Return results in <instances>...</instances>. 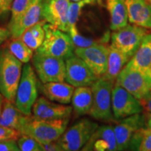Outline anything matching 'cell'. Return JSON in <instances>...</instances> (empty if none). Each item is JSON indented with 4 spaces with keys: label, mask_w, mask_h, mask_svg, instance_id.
Instances as JSON below:
<instances>
[{
    "label": "cell",
    "mask_w": 151,
    "mask_h": 151,
    "mask_svg": "<svg viewBox=\"0 0 151 151\" xmlns=\"http://www.w3.org/2000/svg\"><path fill=\"white\" fill-rule=\"evenodd\" d=\"M22 63L7 48L0 50V93L15 102L16 90L22 75Z\"/></svg>",
    "instance_id": "cell-1"
},
{
    "label": "cell",
    "mask_w": 151,
    "mask_h": 151,
    "mask_svg": "<svg viewBox=\"0 0 151 151\" xmlns=\"http://www.w3.org/2000/svg\"><path fill=\"white\" fill-rule=\"evenodd\" d=\"M45 38L36 52L66 60L72 55L75 46L70 36L52 24L45 23Z\"/></svg>",
    "instance_id": "cell-2"
},
{
    "label": "cell",
    "mask_w": 151,
    "mask_h": 151,
    "mask_svg": "<svg viewBox=\"0 0 151 151\" xmlns=\"http://www.w3.org/2000/svg\"><path fill=\"white\" fill-rule=\"evenodd\" d=\"M69 122V118L40 120L32 116L19 132L21 134L34 138L39 143H46L58 141L67 129Z\"/></svg>",
    "instance_id": "cell-3"
},
{
    "label": "cell",
    "mask_w": 151,
    "mask_h": 151,
    "mask_svg": "<svg viewBox=\"0 0 151 151\" xmlns=\"http://www.w3.org/2000/svg\"><path fill=\"white\" fill-rule=\"evenodd\" d=\"M113 81L100 77L91 86L92 104L89 114L96 120L113 121L112 111Z\"/></svg>",
    "instance_id": "cell-4"
},
{
    "label": "cell",
    "mask_w": 151,
    "mask_h": 151,
    "mask_svg": "<svg viewBox=\"0 0 151 151\" xmlns=\"http://www.w3.org/2000/svg\"><path fill=\"white\" fill-rule=\"evenodd\" d=\"M38 81L35 69L29 62L23 66L16 90L15 105L24 115L31 116L32 107L38 98Z\"/></svg>",
    "instance_id": "cell-5"
},
{
    "label": "cell",
    "mask_w": 151,
    "mask_h": 151,
    "mask_svg": "<svg viewBox=\"0 0 151 151\" xmlns=\"http://www.w3.org/2000/svg\"><path fill=\"white\" fill-rule=\"evenodd\" d=\"M98 124L88 119H83L68 128L58 142L65 151L81 150L97 129Z\"/></svg>",
    "instance_id": "cell-6"
},
{
    "label": "cell",
    "mask_w": 151,
    "mask_h": 151,
    "mask_svg": "<svg viewBox=\"0 0 151 151\" xmlns=\"http://www.w3.org/2000/svg\"><path fill=\"white\" fill-rule=\"evenodd\" d=\"M35 70L43 83L65 81V60L60 58L36 53L32 57Z\"/></svg>",
    "instance_id": "cell-7"
},
{
    "label": "cell",
    "mask_w": 151,
    "mask_h": 151,
    "mask_svg": "<svg viewBox=\"0 0 151 151\" xmlns=\"http://www.w3.org/2000/svg\"><path fill=\"white\" fill-rule=\"evenodd\" d=\"M148 32L146 28L136 24H127L111 35V45L132 58L137 51L143 38Z\"/></svg>",
    "instance_id": "cell-8"
},
{
    "label": "cell",
    "mask_w": 151,
    "mask_h": 151,
    "mask_svg": "<svg viewBox=\"0 0 151 151\" xmlns=\"http://www.w3.org/2000/svg\"><path fill=\"white\" fill-rule=\"evenodd\" d=\"M116 83L138 99L151 92V74L124 66L116 78Z\"/></svg>",
    "instance_id": "cell-9"
},
{
    "label": "cell",
    "mask_w": 151,
    "mask_h": 151,
    "mask_svg": "<svg viewBox=\"0 0 151 151\" xmlns=\"http://www.w3.org/2000/svg\"><path fill=\"white\" fill-rule=\"evenodd\" d=\"M143 108L140 101L118 83L112 90V111L114 120H120L132 115L141 113Z\"/></svg>",
    "instance_id": "cell-10"
},
{
    "label": "cell",
    "mask_w": 151,
    "mask_h": 151,
    "mask_svg": "<svg viewBox=\"0 0 151 151\" xmlns=\"http://www.w3.org/2000/svg\"><path fill=\"white\" fill-rule=\"evenodd\" d=\"M65 81L73 87L91 86L98 78L89 67L76 54L65 60Z\"/></svg>",
    "instance_id": "cell-11"
},
{
    "label": "cell",
    "mask_w": 151,
    "mask_h": 151,
    "mask_svg": "<svg viewBox=\"0 0 151 151\" xmlns=\"http://www.w3.org/2000/svg\"><path fill=\"white\" fill-rule=\"evenodd\" d=\"M109 47L106 43H97L87 48H76L74 53L86 62L97 78H100L106 71Z\"/></svg>",
    "instance_id": "cell-12"
},
{
    "label": "cell",
    "mask_w": 151,
    "mask_h": 151,
    "mask_svg": "<svg viewBox=\"0 0 151 151\" xmlns=\"http://www.w3.org/2000/svg\"><path fill=\"white\" fill-rule=\"evenodd\" d=\"M70 0H41V16L48 23L68 32L67 12Z\"/></svg>",
    "instance_id": "cell-13"
},
{
    "label": "cell",
    "mask_w": 151,
    "mask_h": 151,
    "mask_svg": "<svg viewBox=\"0 0 151 151\" xmlns=\"http://www.w3.org/2000/svg\"><path fill=\"white\" fill-rule=\"evenodd\" d=\"M114 129L118 150H128L129 141L138 129L146 127V116L141 113L132 115L118 120Z\"/></svg>",
    "instance_id": "cell-14"
},
{
    "label": "cell",
    "mask_w": 151,
    "mask_h": 151,
    "mask_svg": "<svg viewBox=\"0 0 151 151\" xmlns=\"http://www.w3.org/2000/svg\"><path fill=\"white\" fill-rule=\"evenodd\" d=\"M73 108L70 106L59 104L45 97H39L32 107V116L36 120H52L69 118Z\"/></svg>",
    "instance_id": "cell-15"
},
{
    "label": "cell",
    "mask_w": 151,
    "mask_h": 151,
    "mask_svg": "<svg viewBox=\"0 0 151 151\" xmlns=\"http://www.w3.org/2000/svg\"><path fill=\"white\" fill-rule=\"evenodd\" d=\"M82 150L114 151L118 150L113 127L102 125L98 127Z\"/></svg>",
    "instance_id": "cell-16"
},
{
    "label": "cell",
    "mask_w": 151,
    "mask_h": 151,
    "mask_svg": "<svg viewBox=\"0 0 151 151\" xmlns=\"http://www.w3.org/2000/svg\"><path fill=\"white\" fill-rule=\"evenodd\" d=\"M41 18V0H32L16 23L9 28L11 37L20 38L26 29L39 22Z\"/></svg>",
    "instance_id": "cell-17"
},
{
    "label": "cell",
    "mask_w": 151,
    "mask_h": 151,
    "mask_svg": "<svg viewBox=\"0 0 151 151\" xmlns=\"http://www.w3.org/2000/svg\"><path fill=\"white\" fill-rule=\"evenodd\" d=\"M132 24L151 29V6L145 0H124Z\"/></svg>",
    "instance_id": "cell-18"
},
{
    "label": "cell",
    "mask_w": 151,
    "mask_h": 151,
    "mask_svg": "<svg viewBox=\"0 0 151 151\" xmlns=\"http://www.w3.org/2000/svg\"><path fill=\"white\" fill-rule=\"evenodd\" d=\"M96 1L109 12L111 30L116 31L127 25L128 17L124 0H96Z\"/></svg>",
    "instance_id": "cell-19"
},
{
    "label": "cell",
    "mask_w": 151,
    "mask_h": 151,
    "mask_svg": "<svg viewBox=\"0 0 151 151\" xmlns=\"http://www.w3.org/2000/svg\"><path fill=\"white\" fill-rule=\"evenodd\" d=\"M126 66L151 74V32L146 34L137 51Z\"/></svg>",
    "instance_id": "cell-20"
},
{
    "label": "cell",
    "mask_w": 151,
    "mask_h": 151,
    "mask_svg": "<svg viewBox=\"0 0 151 151\" xmlns=\"http://www.w3.org/2000/svg\"><path fill=\"white\" fill-rule=\"evenodd\" d=\"M41 92L47 99L62 104H68L71 101L74 87L67 83L49 82L41 86Z\"/></svg>",
    "instance_id": "cell-21"
},
{
    "label": "cell",
    "mask_w": 151,
    "mask_h": 151,
    "mask_svg": "<svg viewBox=\"0 0 151 151\" xmlns=\"http://www.w3.org/2000/svg\"><path fill=\"white\" fill-rule=\"evenodd\" d=\"M31 116L24 115L17 108L14 102L4 99L3 102L1 116V125L14 128L19 132Z\"/></svg>",
    "instance_id": "cell-22"
},
{
    "label": "cell",
    "mask_w": 151,
    "mask_h": 151,
    "mask_svg": "<svg viewBox=\"0 0 151 151\" xmlns=\"http://www.w3.org/2000/svg\"><path fill=\"white\" fill-rule=\"evenodd\" d=\"M109 48L106 71L101 77L106 80L114 82L119 73L122 71L124 66L127 65L131 58L120 51L111 44V46H109Z\"/></svg>",
    "instance_id": "cell-23"
},
{
    "label": "cell",
    "mask_w": 151,
    "mask_h": 151,
    "mask_svg": "<svg viewBox=\"0 0 151 151\" xmlns=\"http://www.w3.org/2000/svg\"><path fill=\"white\" fill-rule=\"evenodd\" d=\"M72 108L77 116L89 114L92 104V92L88 86L77 87L71 97Z\"/></svg>",
    "instance_id": "cell-24"
},
{
    "label": "cell",
    "mask_w": 151,
    "mask_h": 151,
    "mask_svg": "<svg viewBox=\"0 0 151 151\" xmlns=\"http://www.w3.org/2000/svg\"><path fill=\"white\" fill-rule=\"evenodd\" d=\"M46 22L44 20H40L26 29L20 36V39L33 50H37L44 40L45 30L43 26Z\"/></svg>",
    "instance_id": "cell-25"
},
{
    "label": "cell",
    "mask_w": 151,
    "mask_h": 151,
    "mask_svg": "<svg viewBox=\"0 0 151 151\" xmlns=\"http://www.w3.org/2000/svg\"><path fill=\"white\" fill-rule=\"evenodd\" d=\"M7 48L11 53L22 64L28 63L32 59L33 50L30 48L20 38L13 39V40L9 43Z\"/></svg>",
    "instance_id": "cell-26"
},
{
    "label": "cell",
    "mask_w": 151,
    "mask_h": 151,
    "mask_svg": "<svg viewBox=\"0 0 151 151\" xmlns=\"http://www.w3.org/2000/svg\"><path fill=\"white\" fill-rule=\"evenodd\" d=\"M68 32H69L71 40H72L73 44H74L75 48H87V47L93 46V45L97 44V43H106V42H107V41L109 39V32L106 34L101 40L97 41L85 37L79 33L76 24L69 27Z\"/></svg>",
    "instance_id": "cell-27"
},
{
    "label": "cell",
    "mask_w": 151,
    "mask_h": 151,
    "mask_svg": "<svg viewBox=\"0 0 151 151\" xmlns=\"http://www.w3.org/2000/svg\"><path fill=\"white\" fill-rule=\"evenodd\" d=\"M95 1L96 0H81L79 1L70 2L67 12V22L69 29L71 26L76 24L82 9L86 6L93 4Z\"/></svg>",
    "instance_id": "cell-28"
},
{
    "label": "cell",
    "mask_w": 151,
    "mask_h": 151,
    "mask_svg": "<svg viewBox=\"0 0 151 151\" xmlns=\"http://www.w3.org/2000/svg\"><path fill=\"white\" fill-rule=\"evenodd\" d=\"M32 0H14L11 6V20L9 21L8 29L16 23L17 20L23 14Z\"/></svg>",
    "instance_id": "cell-29"
},
{
    "label": "cell",
    "mask_w": 151,
    "mask_h": 151,
    "mask_svg": "<svg viewBox=\"0 0 151 151\" xmlns=\"http://www.w3.org/2000/svg\"><path fill=\"white\" fill-rule=\"evenodd\" d=\"M17 143L20 151H43L41 143L28 135L21 134Z\"/></svg>",
    "instance_id": "cell-30"
},
{
    "label": "cell",
    "mask_w": 151,
    "mask_h": 151,
    "mask_svg": "<svg viewBox=\"0 0 151 151\" xmlns=\"http://www.w3.org/2000/svg\"><path fill=\"white\" fill-rule=\"evenodd\" d=\"M21 134L18 130L0 124V141L9 140V139L18 140Z\"/></svg>",
    "instance_id": "cell-31"
},
{
    "label": "cell",
    "mask_w": 151,
    "mask_h": 151,
    "mask_svg": "<svg viewBox=\"0 0 151 151\" xmlns=\"http://www.w3.org/2000/svg\"><path fill=\"white\" fill-rule=\"evenodd\" d=\"M146 127H142L138 129L137 132L134 134L129 141L128 150H139V146H140L141 140H142L143 130Z\"/></svg>",
    "instance_id": "cell-32"
},
{
    "label": "cell",
    "mask_w": 151,
    "mask_h": 151,
    "mask_svg": "<svg viewBox=\"0 0 151 151\" xmlns=\"http://www.w3.org/2000/svg\"><path fill=\"white\" fill-rule=\"evenodd\" d=\"M139 150L151 151V129L150 128H145L143 130L142 140Z\"/></svg>",
    "instance_id": "cell-33"
},
{
    "label": "cell",
    "mask_w": 151,
    "mask_h": 151,
    "mask_svg": "<svg viewBox=\"0 0 151 151\" xmlns=\"http://www.w3.org/2000/svg\"><path fill=\"white\" fill-rule=\"evenodd\" d=\"M16 141L14 139L0 141V151H20Z\"/></svg>",
    "instance_id": "cell-34"
},
{
    "label": "cell",
    "mask_w": 151,
    "mask_h": 151,
    "mask_svg": "<svg viewBox=\"0 0 151 151\" xmlns=\"http://www.w3.org/2000/svg\"><path fill=\"white\" fill-rule=\"evenodd\" d=\"M14 0H0V18H3L11 11Z\"/></svg>",
    "instance_id": "cell-35"
},
{
    "label": "cell",
    "mask_w": 151,
    "mask_h": 151,
    "mask_svg": "<svg viewBox=\"0 0 151 151\" xmlns=\"http://www.w3.org/2000/svg\"><path fill=\"white\" fill-rule=\"evenodd\" d=\"M43 151H64L58 141H50L46 143H41Z\"/></svg>",
    "instance_id": "cell-36"
},
{
    "label": "cell",
    "mask_w": 151,
    "mask_h": 151,
    "mask_svg": "<svg viewBox=\"0 0 151 151\" xmlns=\"http://www.w3.org/2000/svg\"><path fill=\"white\" fill-rule=\"evenodd\" d=\"M139 101H140L143 109L149 113H151V92L147 94L143 98H141V99H139Z\"/></svg>",
    "instance_id": "cell-37"
},
{
    "label": "cell",
    "mask_w": 151,
    "mask_h": 151,
    "mask_svg": "<svg viewBox=\"0 0 151 151\" xmlns=\"http://www.w3.org/2000/svg\"><path fill=\"white\" fill-rule=\"evenodd\" d=\"M11 37V32L9 29L0 27V45Z\"/></svg>",
    "instance_id": "cell-38"
},
{
    "label": "cell",
    "mask_w": 151,
    "mask_h": 151,
    "mask_svg": "<svg viewBox=\"0 0 151 151\" xmlns=\"http://www.w3.org/2000/svg\"><path fill=\"white\" fill-rule=\"evenodd\" d=\"M4 98L2 95H0V122H1V111H2V106H3V102Z\"/></svg>",
    "instance_id": "cell-39"
},
{
    "label": "cell",
    "mask_w": 151,
    "mask_h": 151,
    "mask_svg": "<svg viewBox=\"0 0 151 151\" xmlns=\"http://www.w3.org/2000/svg\"><path fill=\"white\" fill-rule=\"evenodd\" d=\"M146 125L147 127L151 129V113H150V114H149L148 118L146 120Z\"/></svg>",
    "instance_id": "cell-40"
},
{
    "label": "cell",
    "mask_w": 151,
    "mask_h": 151,
    "mask_svg": "<svg viewBox=\"0 0 151 151\" xmlns=\"http://www.w3.org/2000/svg\"><path fill=\"white\" fill-rule=\"evenodd\" d=\"M145 1H146V2H147V3H148V4H149V5H150V6H151V0H145Z\"/></svg>",
    "instance_id": "cell-41"
},
{
    "label": "cell",
    "mask_w": 151,
    "mask_h": 151,
    "mask_svg": "<svg viewBox=\"0 0 151 151\" xmlns=\"http://www.w3.org/2000/svg\"><path fill=\"white\" fill-rule=\"evenodd\" d=\"M73 1V2H75V1H81V0H70V1Z\"/></svg>",
    "instance_id": "cell-42"
},
{
    "label": "cell",
    "mask_w": 151,
    "mask_h": 151,
    "mask_svg": "<svg viewBox=\"0 0 151 151\" xmlns=\"http://www.w3.org/2000/svg\"><path fill=\"white\" fill-rule=\"evenodd\" d=\"M0 95H1V93H0Z\"/></svg>",
    "instance_id": "cell-43"
}]
</instances>
